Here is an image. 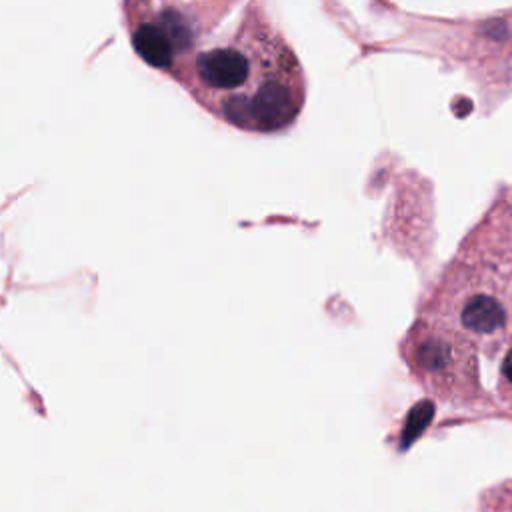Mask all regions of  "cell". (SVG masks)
<instances>
[{"label":"cell","instance_id":"obj_1","mask_svg":"<svg viewBox=\"0 0 512 512\" xmlns=\"http://www.w3.org/2000/svg\"><path fill=\"white\" fill-rule=\"evenodd\" d=\"M192 94L224 122L250 132H276L304 104V76L288 42L260 14L200 52L186 72Z\"/></svg>","mask_w":512,"mask_h":512},{"label":"cell","instance_id":"obj_2","mask_svg":"<svg viewBox=\"0 0 512 512\" xmlns=\"http://www.w3.org/2000/svg\"><path fill=\"white\" fill-rule=\"evenodd\" d=\"M412 370L444 396H464L466 388H476L474 350L454 328L414 326L408 338Z\"/></svg>","mask_w":512,"mask_h":512},{"label":"cell","instance_id":"obj_3","mask_svg":"<svg viewBox=\"0 0 512 512\" xmlns=\"http://www.w3.org/2000/svg\"><path fill=\"white\" fill-rule=\"evenodd\" d=\"M192 42L190 18L174 6H162L132 28L134 50L154 68L172 70Z\"/></svg>","mask_w":512,"mask_h":512},{"label":"cell","instance_id":"obj_4","mask_svg":"<svg viewBox=\"0 0 512 512\" xmlns=\"http://www.w3.org/2000/svg\"><path fill=\"white\" fill-rule=\"evenodd\" d=\"M464 336L498 338L510 324L512 304L496 288H464L460 304L452 306Z\"/></svg>","mask_w":512,"mask_h":512},{"label":"cell","instance_id":"obj_5","mask_svg":"<svg viewBox=\"0 0 512 512\" xmlns=\"http://www.w3.org/2000/svg\"><path fill=\"white\" fill-rule=\"evenodd\" d=\"M482 512H512V480L494 486L482 496Z\"/></svg>","mask_w":512,"mask_h":512},{"label":"cell","instance_id":"obj_6","mask_svg":"<svg viewBox=\"0 0 512 512\" xmlns=\"http://www.w3.org/2000/svg\"><path fill=\"white\" fill-rule=\"evenodd\" d=\"M500 390L506 398H512V348L506 352L500 364Z\"/></svg>","mask_w":512,"mask_h":512}]
</instances>
